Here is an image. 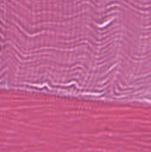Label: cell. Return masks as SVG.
I'll return each instance as SVG.
<instances>
[]
</instances>
